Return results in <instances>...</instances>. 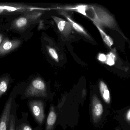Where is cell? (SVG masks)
I'll list each match as a JSON object with an SVG mask.
<instances>
[{
    "label": "cell",
    "instance_id": "19",
    "mask_svg": "<svg viewBox=\"0 0 130 130\" xmlns=\"http://www.w3.org/2000/svg\"><path fill=\"white\" fill-rule=\"evenodd\" d=\"M48 51L49 54L51 55V57L57 62H58L59 61V58H58V55L57 53V52L55 51V49L52 48L50 47H47Z\"/></svg>",
    "mask_w": 130,
    "mask_h": 130
},
{
    "label": "cell",
    "instance_id": "18",
    "mask_svg": "<svg viewBox=\"0 0 130 130\" xmlns=\"http://www.w3.org/2000/svg\"><path fill=\"white\" fill-rule=\"evenodd\" d=\"M106 60L105 63L109 66H112L115 63V60L116 59V56L115 54L111 52L106 55Z\"/></svg>",
    "mask_w": 130,
    "mask_h": 130
},
{
    "label": "cell",
    "instance_id": "21",
    "mask_svg": "<svg viewBox=\"0 0 130 130\" xmlns=\"http://www.w3.org/2000/svg\"><path fill=\"white\" fill-rule=\"evenodd\" d=\"M125 118L127 121L128 122V123L130 122V109H128L125 115Z\"/></svg>",
    "mask_w": 130,
    "mask_h": 130
},
{
    "label": "cell",
    "instance_id": "13",
    "mask_svg": "<svg viewBox=\"0 0 130 130\" xmlns=\"http://www.w3.org/2000/svg\"><path fill=\"white\" fill-rule=\"evenodd\" d=\"M61 13L62 15H63L67 18V19L68 20V22L71 24L72 28H73L77 32H79L80 34L83 35L84 36H86L87 38H90L89 36L87 34V32H86L85 29L81 26L73 21V20L67 14L65 13V12H62Z\"/></svg>",
    "mask_w": 130,
    "mask_h": 130
},
{
    "label": "cell",
    "instance_id": "8",
    "mask_svg": "<svg viewBox=\"0 0 130 130\" xmlns=\"http://www.w3.org/2000/svg\"><path fill=\"white\" fill-rule=\"evenodd\" d=\"M28 113L23 112L22 118L18 119L17 116L16 118V130H42L40 126H37L33 128L30 125L28 120Z\"/></svg>",
    "mask_w": 130,
    "mask_h": 130
},
{
    "label": "cell",
    "instance_id": "1",
    "mask_svg": "<svg viewBox=\"0 0 130 130\" xmlns=\"http://www.w3.org/2000/svg\"><path fill=\"white\" fill-rule=\"evenodd\" d=\"M86 13L87 17L92 21L95 26L101 29L104 28L115 29L116 27L114 18L100 7L95 6L89 7Z\"/></svg>",
    "mask_w": 130,
    "mask_h": 130
},
{
    "label": "cell",
    "instance_id": "17",
    "mask_svg": "<svg viewBox=\"0 0 130 130\" xmlns=\"http://www.w3.org/2000/svg\"><path fill=\"white\" fill-rule=\"evenodd\" d=\"M96 26L98 29L99 32L100 33V35H101L102 39L105 44L109 47H111L114 44L113 40L108 35L103 29H101L98 26Z\"/></svg>",
    "mask_w": 130,
    "mask_h": 130
},
{
    "label": "cell",
    "instance_id": "14",
    "mask_svg": "<svg viewBox=\"0 0 130 130\" xmlns=\"http://www.w3.org/2000/svg\"><path fill=\"white\" fill-rule=\"evenodd\" d=\"M10 81V77L7 76H4L0 78V100L7 92Z\"/></svg>",
    "mask_w": 130,
    "mask_h": 130
},
{
    "label": "cell",
    "instance_id": "4",
    "mask_svg": "<svg viewBox=\"0 0 130 130\" xmlns=\"http://www.w3.org/2000/svg\"><path fill=\"white\" fill-rule=\"evenodd\" d=\"M28 106L33 118L39 126L41 127L45 118L44 102L41 100L30 99L28 101Z\"/></svg>",
    "mask_w": 130,
    "mask_h": 130
},
{
    "label": "cell",
    "instance_id": "9",
    "mask_svg": "<svg viewBox=\"0 0 130 130\" xmlns=\"http://www.w3.org/2000/svg\"><path fill=\"white\" fill-rule=\"evenodd\" d=\"M21 44L19 40L5 39L0 45V56L4 55L16 49Z\"/></svg>",
    "mask_w": 130,
    "mask_h": 130
},
{
    "label": "cell",
    "instance_id": "12",
    "mask_svg": "<svg viewBox=\"0 0 130 130\" xmlns=\"http://www.w3.org/2000/svg\"><path fill=\"white\" fill-rule=\"evenodd\" d=\"M99 89L103 99L107 104H110L111 100L110 92L107 85L103 81L100 82Z\"/></svg>",
    "mask_w": 130,
    "mask_h": 130
},
{
    "label": "cell",
    "instance_id": "16",
    "mask_svg": "<svg viewBox=\"0 0 130 130\" xmlns=\"http://www.w3.org/2000/svg\"><path fill=\"white\" fill-rule=\"evenodd\" d=\"M88 6L87 5H79L74 7H67L65 9L68 10H73L76 11L85 16L87 17L86 12L88 9Z\"/></svg>",
    "mask_w": 130,
    "mask_h": 130
},
{
    "label": "cell",
    "instance_id": "15",
    "mask_svg": "<svg viewBox=\"0 0 130 130\" xmlns=\"http://www.w3.org/2000/svg\"><path fill=\"white\" fill-rule=\"evenodd\" d=\"M17 106V105L16 103L15 99L13 103L9 130H16L15 121L17 117L16 109Z\"/></svg>",
    "mask_w": 130,
    "mask_h": 130
},
{
    "label": "cell",
    "instance_id": "5",
    "mask_svg": "<svg viewBox=\"0 0 130 130\" xmlns=\"http://www.w3.org/2000/svg\"><path fill=\"white\" fill-rule=\"evenodd\" d=\"M42 14L39 11H34L25 13V15L20 17L13 20L11 28L19 31L25 30L31 22L36 21Z\"/></svg>",
    "mask_w": 130,
    "mask_h": 130
},
{
    "label": "cell",
    "instance_id": "2",
    "mask_svg": "<svg viewBox=\"0 0 130 130\" xmlns=\"http://www.w3.org/2000/svg\"><path fill=\"white\" fill-rule=\"evenodd\" d=\"M20 95L21 99L23 100L47 98L48 93L46 84L40 77L34 78L21 93Z\"/></svg>",
    "mask_w": 130,
    "mask_h": 130
},
{
    "label": "cell",
    "instance_id": "3",
    "mask_svg": "<svg viewBox=\"0 0 130 130\" xmlns=\"http://www.w3.org/2000/svg\"><path fill=\"white\" fill-rule=\"evenodd\" d=\"M44 10L45 9L23 4L0 3V16L25 14L29 12Z\"/></svg>",
    "mask_w": 130,
    "mask_h": 130
},
{
    "label": "cell",
    "instance_id": "11",
    "mask_svg": "<svg viewBox=\"0 0 130 130\" xmlns=\"http://www.w3.org/2000/svg\"><path fill=\"white\" fill-rule=\"evenodd\" d=\"M57 116L54 106H51L46 120L45 130H53L57 120Z\"/></svg>",
    "mask_w": 130,
    "mask_h": 130
},
{
    "label": "cell",
    "instance_id": "22",
    "mask_svg": "<svg viewBox=\"0 0 130 130\" xmlns=\"http://www.w3.org/2000/svg\"><path fill=\"white\" fill-rule=\"evenodd\" d=\"M1 40H2V37H1V36L0 35V43L1 42Z\"/></svg>",
    "mask_w": 130,
    "mask_h": 130
},
{
    "label": "cell",
    "instance_id": "6",
    "mask_svg": "<svg viewBox=\"0 0 130 130\" xmlns=\"http://www.w3.org/2000/svg\"><path fill=\"white\" fill-rule=\"evenodd\" d=\"M16 93H11L5 103L0 116V130H9L13 103L17 95Z\"/></svg>",
    "mask_w": 130,
    "mask_h": 130
},
{
    "label": "cell",
    "instance_id": "10",
    "mask_svg": "<svg viewBox=\"0 0 130 130\" xmlns=\"http://www.w3.org/2000/svg\"><path fill=\"white\" fill-rule=\"evenodd\" d=\"M52 17L57 24L59 31L63 35L67 36L71 34L72 27L70 22L57 17L52 16Z\"/></svg>",
    "mask_w": 130,
    "mask_h": 130
},
{
    "label": "cell",
    "instance_id": "7",
    "mask_svg": "<svg viewBox=\"0 0 130 130\" xmlns=\"http://www.w3.org/2000/svg\"><path fill=\"white\" fill-rule=\"evenodd\" d=\"M91 102L93 120L94 123H97L101 119L103 113V106L95 94L92 96Z\"/></svg>",
    "mask_w": 130,
    "mask_h": 130
},
{
    "label": "cell",
    "instance_id": "20",
    "mask_svg": "<svg viewBox=\"0 0 130 130\" xmlns=\"http://www.w3.org/2000/svg\"><path fill=\"white\" fill-rule=\"evenodd\" d=\"M106 55L102 53L99 54L97 57L98 60L102 63H105L106 60Z\"/></svg>",
    "mask_w": 130,
    "mask_h": 130
}]
</instances>
